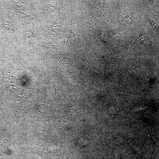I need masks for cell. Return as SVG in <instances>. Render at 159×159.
Instances as JSON below:
<instances>
[{
	"mask_svg": "<svg viewBox=\"0 0 159 159\" xmlns=\"http://www.w3.org/2000/svg\"><path fill=\"white\" fill-rule=\"evenodd\" d=\"M67 111L70 117H74L76 116L77 113V107L71 103H68L67 104Z\"/></svg>",
	"mask_w": 159,
	"mask_h": 159,
	"instance_id": "1",
	"label": "cell"
},
{
	"mask_svg": "<svg viewBox=\"0 0 159 159\" xmlns=\"http://www.w3.org/2000/svg\"><path fill=\"white\" fill-rule=\"evenodd\" d=\"M1 20L2 25L5 29L7 30L13 29V26L11 23L6 17L2 16Z\"/></svg>",
	"mask_w": 159,
	"mask_h": 159,
	"instance_id": "2",
	"label": "cell"
},
{
	"mask_svg": "<svg viewBox=\"0 0 159 159\" xmlns=\"http://www.w3.org/2000/svg\"><path fill=\"white\" fill-rule=\"evenodd\" d=\"M34 127L36 132L38 133H42L43 128L42 125L40 124L37 123L34 125Z\"/></svg>",
	"mask_w": 159,
	"mask_h": 159,
	"instance_id": "3",
	"label": "cell"
},
{
	"mask_svg": "<svg viewBox=\"0 0 159 159\" xmlns=\"http://www.w3.org/2000/svg\"><path fill=\"white\" fill-rule=\"evenodd\" d=\"M67 125V121L64 119L60 120V129L62 131L64 130Z\"/></svg>",
	"mask_w": 159,
	"mask_h": 159,
	"instance_id": "4",
	"label": "cell"
},
{
	"mask_svg": "<svg viewBox=\"0 0 159 159\" xmlns=\"http://www.w3.org/2000/svg\"><path fill=\"white\" fill-rule=\"evenodd\" d=\"M24 34L27 37H30L32 36H34L35 34L34 32H32V30L30 29H27L25 31Z\"/></svg>",
	"mask_w": 159,
	"mask_h": 159,
	"instance_id": "5",
	"label": "cell"
},
{
	"mask_svg": "<svg viewBox=\"0 0 159 159\" xmlns=\"http://www.w3.org/2000/svg\"><path fill=\"white\" fill-rule=\"evenodd\" d=\"M149 23L151 24V25L154 27H158L157 24L156 22L154 20L150 19L149 20Z\"/></svg>",
	"mask_w": 159,
	"mask_h": 159,
	"instance_id": "6",
	"label": "cell"
},
{
	"mask_svg": "<svg viewBox=\"0 0 159 159\" xmlns=\"http://www.w3.org/2000/svg\"><path fill=\"white\" fill-rule=\"evenodd\" d=\"M62 159H70L69 157L66 156L63 157H62Z\"/></svg>",
	"mask_w": 159,
	"mask_h": 159,
	"instance_id": "7",
	"label": "cell"
}]
</instances>
